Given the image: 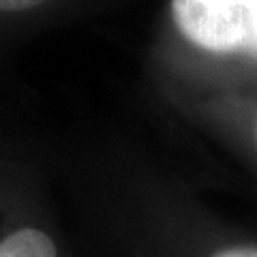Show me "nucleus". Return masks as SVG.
<instances>
[{
    "label": "nucleus",
    "mask_w": 257,
    "mask_h": 257,
    "mask_svg": "<svg viewBox=\"0 0 257 257\" xmlns=\"http://www.w3.org/2000/svg\"><path fill=\"white\" fill-rule=\"evenodd\" d=\"M170 13L184 41L199 50L257 58V0H172Z\"/></svg>",
    "instance_id": "obj_1"
},
{
    "label": "nucleus",
    "mask_w": 257,
    "mask_h": 257,
    "mask_svg": "<svg viewBox=\"0 0 257 257\" xmlns=\"http://www.w3.org/2000/svg\"><path fill=\"white\" fill-rule=\"evenodd\" d=\"M0 257H58V251L45 231L24 227L0 240Z\"/></svg>",
    "instance_id": "obj_2"
},
{
    "label": "nucleus",
    "mask_w": 257,
    "mask_h": 257,
    "mask_svg": "<svg viewBox=\"0 0 257 257\" xmlns=\"http://www.w3.org/2000/svg\"><path fill=\"white\" fill-rule=\"evenodd\" d=\"M212 257H257V246H236V248H225Z\"/></svg>",
    "instance_id": "obj_3"
}]
</instances>
